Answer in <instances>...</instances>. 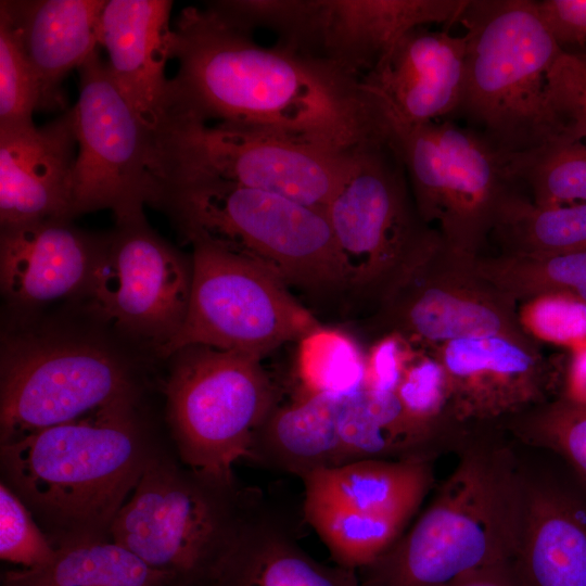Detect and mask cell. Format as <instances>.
Segmentation results:
<instances>
[{
    "instance_id": "obj_1",
    "label": "cell",
    "mask_w": 586,
    "mask_h": 586,
    "mask_svg": "<svg viewBox=\"0 0 586 586\" xmlns=\"http://www.w3.org/2000/svg\"><path fill=\"white\" fill-rule=\"evenodd\" d=\"M170 59L167 120H215L337 151L390 140L361 78L281 43L260 46L207 7L181 10Z\"/></svg>"
},
{
    "instance_id": "obj_2",
    "label": "cell",
    "mask_w": 586,
    "mask_h": 586,
    "mask_svg": "<svg viewBox=\"0 0 586 586\" xmlns=\"http://www.w3.org/2000/svg\"><path fill=\"white\" fill-rule=\"evenodd\" d=\"M456 454L412 527L357 572L360 586H444L512 560L520 522L512 436L498 422H469Z\"/></svg>"
},
{
    "instance_id": "obj_3",
    "label": "cell",
    "mask_w": 586,
    "mask_h": 586,
    "mask_svg": "<svg viewBox=\"0 0 586 586\" xmlns=\"http://www.w3.org/2000/svg\"><path fill=\"white\" fill-rule=\"evenodd\" d=\"M127 399L0 447L4 483L54 548L111 539L112 524L155 455Z\"/></svg>"
},
{
    "instance_id": "obj_4",
    "label": "cell",
    "mask_w": 586,
    "mask_h": 586,
    "mask_svg": "<svg viewBox=\"0 0 586 586\" xmlns=\"http://www.w3.org/2000/svg\"><path fill=\"white\" fill-rule=\"evenodd\" d=\"M164 208L188 242L239 254L285 285L348 289L343 256L323 211L277 193L211 177L157 180Z\"/></svg>"
},
{
    "instance_id": "obj_5",
    "label": "cell",
    "mask_w": 586,
    "mask_h": 586,
    "mask_svg": "<svg viewBox=\"0 0 586 586\" xmlns=\"http://www.w3.org/2000/svg\"><path fill=\"white\" fill-rule=\"evenodd\" d=\"M457 23L466 30L467 59L454 116L506 153L558 137L547 104V74L561 50L535 0H469Z\"/></svg>"
},
{
    "instance_id": "obj_6",
    "label": "cell",
    "mask_w": 586,
    "mask_h": 586,
    "mask_svg": "<svg viewBox=\"0 0 586 586\" xmlns=\"http://www.w3.org/2000/svg\"><path fill=\"white\" fill-rule=\"evenodd\" d=\"M263 505L254 489L211 479L155 453L118 511L111 539L171 576L175 586H192Z\"/></svg>"
},
{
    "instance_id": "obj_7",
    "label": "cell",
    "mask_w": 586,
    "mask_h": 586,
    "mask_svg": "<svg viewBox=\"0 0 586 586\" xmlns=\"http://www.w3.org/2000/svg\"><path fill=\"white\" fill-rule=\"evenodd\" d=\"M387 125L422 220L448 249L484 255L508 212L530 200L510 168L508 153L449 118Z\"/></svg>"
},
{
    "instance_id": "obj_8",
    "label": "cell",
    "mask_w": 586,
    "mask_h": 586,
    "mask_svg": "<svg viewBox=\"0 0 586 586\" xmlns=\"http://www.w3.org/2000/svg\"><path fill=\"white\" fill-rule=\"evenodd\" d=\"M127 399H138L132 372L100 339L29 327L2 337L1 444Z\"/></svg>"
},
{
    "instance_id": "obj_9",
    "label": "cell",
    "mask_w": 586,
    "mask_h": 586,
    "mask_svg": "<svg viewBox=\"0 0 586 586\" xmlns=\"http://www.w3.org/2000/svg\"><path fill=\"white\" fill-rule=\"evenodd\" d=\"M167 419L182 464L221 482L249 459L255 433L276 407L262 358L205 345L170 356Z\"/></svg>"
},
{
    "instance_id": "obj_10",
    "label": "cell",
    "mask_w": 586,
    "mask_h": 586,
    "mask_svg": "<svg viewBox=\"0 0 586 586\" xmlns=\"http://www.w3.org/2000/svg\"><path fill=\"white\" fill-rule=\"evenodd\" d=\"M349 289L380 302L441 242L420 217L402 157L391 141L359 146L324 209Z\"/></svg>"
},
{
    "instance_id": "obj_11",
    "label": "cell",
    "mask_w": 586,
    "mask_h": 586,
    "mask_svg": "<svg viewBox=\"0 0 586 586\" xmlns=\"http://www.w3.org/2000/svg\"><path fill=\"white\" fill-rule=\"evenodd\" d=\"M357 149L337 151L221 125L170 118L156 135L154 176L156 180L216 178L277 193L324 212L345 181Z\"/></svg>"
},
{
    "instance_id": "obj_12",
    "label": "cell",
    "mask_w": 586,
    "mask_h": 586,
    "mask_svg": "<svg viewBox=\"0 0 586 586\" xmlns=\"http://www.w3.org/2000/svg\"><path fill=\"white\" fill-rule=\"evenodd\" d=\"M190 243L187 315L158 356L168 358L183 347L205 345L263 358L321 326L288 285L262 267L211 242Z\"/></svg>"
},
{
    "instance_id": "obj_13",
    "label": "cell",
    "mask_w": 586,
    "mask_h": 586,
    "mask_svg": "<svg viewBox=\"0 0 586 586\" xmlns=\"http://www.w3.org/2000/svg\"><path fill=\"white\" fill-rule=\"evenodd\" d=\"M77 69L73 218L99 209H111L116 224L145 217L144 205H154L158 191L155 135L114 84L99 49Z\"/></svg>"
},
{
    "instance_id": "obj_14",
    "label": "cell",
    "mask_w": 586,
    "mask_h": 586,
    "mask_svg": "<svg viewBox=\"0 0 586 586\" xmlns=\"http://www.w3.org/2000/svg\"><path fill=\"white\" fill-rule=\"evenodd\" d=\"M475 260L442 240L377 306V337L395 333L430 351L454 340L500 335L542 352L518 303L487 280Z\"/></svg>"
},
{
    "instance_id": "obj_15",
    "label": "cell",
    "mask_w": 586,
    "mask_h": 586,
    "mask_svg": "<svg viewBox=\"0 0 586 586\" xmlns=\"http://www.w3.org/2000/svg\"><path fill=\"white\" fill-rule=\"evenodd\" d=\"M191 281V260L142 217L105 235L85 294L99 319L157 352L184 321Z\"/></svg>"
},
{
    "instance_id": "obj_16",
    "label": "cell",
    "mask_w": 586,
    "mask_h": 586,
    "mask_svg": "<svg viewBox=\"0 0 586 586\" xmlns=\"http://www.w3.org/2000/svg\"><path fill=\"white\" fill-rule=\"evenodd\" d=\"M513 442L520 522L511 563L520 585L586 586V482L558 455Z\"/></svg>"
},
{
    "instance_id": "obj_17",
    "label": "cell",
    "mask_w": 586,
    "mask_h": 586,
    "mask_svg": "<svg viewBox=\"0 0 586 586\" xmlns=\"http://www.w3.org/2000/svg\"><path fill=\"white\" fill-rule=\"evenodd\" d=\"M441 362L451 415L499 422L562 394L565 360L500 335L447 342L430 349Z\"/></svg>"
},
{
    "instance_id": "obj_18",
    "label": "cell",
    "mask_w": 586,
    "mask_h": 586,
    "mask_svg": "<svg viewBox=\"0 0 586 586\" xmlns=\"http://www.w3.org/2000/svg\"><path fill=\"white\" fill-rule=\"evenodd\" d=\"M464 36L417 27L361 81L385 122L420 125L456 114L464 89Z\"/></svg>"
},
{
    "instance_id": "obj_19",
    "label": "cell",
    "mask_w": 586,
    "mask_h": 586,
    "mask_svg": "<svg viewBox=\"0 0 586 586\" xmlns=\"http://www.w3.org/2000/svg\"><path fill=\"white\" fill-rule=\"evenodd\" d=\"M73 110L43 126L0 127V225L73 218Z\"/></svg>"
},
{
    "instance_id": "obj_20",
    "label": "cell",
    "mask_w": 586,
    "mask_h": 586,
    "mask_svg": "<svg viewBox=\"0 0 586 586\" xmlns=\"http://www.w3.org/2000/svg\"><path fill=\"white\" fill-rule=\"evenodd\" d=\"M469 0H313L307 53L361 78L408 31L457 23Z\"/></svg>"
},
{
    "instance_id": "obj_21",
    "label": "cell",
    "mask_w": 586,
    "mask_h": 586,
    "mask_svg": "<svg viewBox=\"0 0 586 586\" xmlns=\"http://www.w3.org/2000/svg\"><path fill=\"white\" fill-rule=\"evenodd\" d=\"M71 220H42L2 227L0 285L7 301L31 308L86 292L105 237Z\"/></svg>"
},
{
    "instance_id": "obj_22",
    "label": "cell",
    "mask_w": 586,
    "mask_h": 586,
    "mask_svg": "<svg viewBox=\"0 0 586 586\" xmlns=\"http://www.w3.org/2000/svg\"><path fill=\"white\" fill-rule=\"evenodd\" d=\"M173 1L106 0L100 46L109 56V73L143 124L155 135L168 118Z\"/></svg>"
},
{
    "instance_id": "obj_23",
    "label": "cell",
    "mask_w": 586,
    "mask_h": 586,
    "mask_svg": "<svg viewBox=\"0 0 586 586\" xmlns=\"http://www.w3.org/2000/svg\"><path fill=\"white\" fill-rule=\"evenodd\" d=\"M106 0H1L35 75L38 111L65 107L62 82L100 46Z\"/></svg>"
},
{
    "instance_id": "obj_24",
    "label": "cell",
    "mask_w": 586,
    "mask_h": 586,
    "mask_svg": "<svg viewBox=\"0 0 586 586\" xmlns=\"http://www.w3.org/2000/svg\"><path fill=\"white\" fill-rule=\"evenodd\" d=\"M192 586H360L356 572L310 557L264 504L232 547Z\"/></svg>"
},
{
    "instance_id": "obj_25",
    "label": "cell",
    "mask_w": 586,
    "mask_h": 586,
    "mask_svg": "<svg viewBox=\"0 0 586 586\" xmlns=\"http://www.w3.org/2000/svg\"><path fill=\"white\" fill-rule=\"evenodd\" d=\"M345 397L322 393L277 404L255 433L249 459L302 480L344 466L340 417Z\"/></svg>"
},
{
    "instance_id": "obj_26",
    "label": "cell",
    "mask_w": 586,
    "mask_h": 586,
    "mask_svg": "<svg viewBox=\"0 0 586 586\" xmlns=\"http://www.w3.org/2000/svg\"><path fill=\"white\" fill-rule=\"evenodd\" d=\"M433 461L366 459L303 479L305 498L375 514L411 518L433 483Z\"/></svg>"
},
{
    "instance_id": "obj_27",
    "label": "cell",
    "mask_w": 586,
    "mask_h": 586,
    "mask_svg": "<svg viewBox=\"0 0 586 586\" xmlns=\"http://www.w3.org/2000/svg\"><path fill=\"white\" fill-rule=\"evenodd\" d=\"M3 586H175L171 576L150 568L112 539L68 543L36 569L5 573Z\"/></svg>"
},
{
    "instance_id": "obj_28",
    "label": "cell",
    "mask_w": 586,
    "mask_h": 586,
    "mask_svg": "<svg viewBox=\"0 0 586 586\" xmlns=\"http://www.w3.org/2000/svg\"><path fill=\"white\" fill-rule=\"evenodd\" d=\"M304 518L329 549L336 565L358 572L402 534L406 515L375 514L305 498Z\"/></svg>"
},
{
    "instance_id": "obj_29",
    "label": "cell",
    "mask_w": 586,
    "mask_h": 586,
    "mask_svg": "<svg viewBox=\"0 0 586 586\" xmlns=\"http://www.w3.org/2000/svg\"><path fill=\"white\" fill-rule=\"evenodd\" d=\"M500 255L546 256L586 252V203L538 207L524 200L492 233Z\"/></svg>"
},
{
    "instance_id": "obj_30",
    "label": "cell",
    "mask_w": 586,
    "mask_h": 586,
    "mask_svg": "<svg viewBox=\"0 0 586 586\" xmlns=\"http://www.w3.org/2000/svg\"><path fill=\"white\" fill-rule=\"evenodd\" d=\"M508 157L534 205L586 203V141L558 136Z\"/></svg>"
},
{
    "instance_id": "obj_31",
    "label": "cell",
    "mask_w": 586,
    "mask_h": 586,
    "mask_svg": "<svg viewBox=\"0 0 586 586\" xmlns=\"http://www.w3.org/2000/svg\"><path fill=\"white\" fill-rule=\"evenodd\" d=\"M480 272L517 303L566 295L586 303V252L546 256L483 255Z\"/></svg>"
},
{
    "instance_id": "obj_32",
    "label": "cell",
    "mask_w": 586,
    "mask_h": 586,
    "mask_svg": "<svg viewBox=\"0 0 586 586\" xmlns=\"http://www.w3.org/2000/svg\"><path fill=\"white\" fill-rule=\"evenodd\" d=\"M297 343L298 396L349 395L364 387L366 353L353 336L321 324Z\"/></svg>"
},
{
    "instance_id": "obj_33",
    "label": "cell",
    "mask_w": 586,
    "mask_h": 586,
    "mask_svg": "<svg viewBox=\"0 0 586 586\" xmlns=\"http://www.w3.org/2000/svg\"><path fill=\"white\" fill-rule=\"evenodd\" d=\"M498 423L515 441L558 455L586 482V402L560 395Z\"/></svg>"
},
{
    "instance_id": "obj_34",
    "label": "cell",
    "mask_w": 586,
    "mask_h": 586,
    "mask_svg": "<svg viewBox=\"0 0 586 586\" xmlns=\"http://www.w3.org/2000/svg\"><path fill=\"white\" fill-rule=\"evenodd\" d=\"M39 92L18 36L0 12V127L34 124Z\"/></svg>"
},
{
    "instance_id": "obj_35",
    "label": "cell",
    "mask_w": 586,
    "mask_h": 586,
    "mask_svg": "<svg viewBox=\"0 0 586 586\" xmlns=\"http://www.w3.org/2000/svg\"><path fill=\"white\" fill-rule=\"evenodd\" d=\"M547 104L559 136L586 141V52H561L547 74Z\"/></svg>"
},
{
    "instance_id": "obj_36",
    "label": "cell",
    "mask_w": 586,
    "mask_h": 586,
    "mask_svg": "<svg viewBox=\"0 0 586 586\" xmlns=\"http://www.w3.org/2000/svg\"><path fill=\"white\" fill-rule=\"evenodd\" d=\"M55 548L18 496L3 482L0 484V558L36 569L47 564Z\"/></svg>"
},
{
    "instance_id": "obj_37",
    "label": "cell",
    "mask_w": 586,
    "mask_h": 586,
    "mask_svg": "<svg viewBox=\"0 0 586 586\" xmlns=\"http://www.w3.org/2000/svg\"><path fill=\"white\" fill-rule=\"evenodd\" d=\"M521 320L539 342L586 343V303L566 295H545L523 303Z\"/></svg>"
},
{
    "instance_id": "obj_38",
    "label": "cell",
    "mask_w": 586,
    "mask_h": 586,
    "mask_svg": "<svg viewBox=\"0 0 586 586\" xmlns=\"http://www.w3.org/2000/svg\"><path fill=\"white\" fill-rule=\"evenodd\" d=\"M416 349L395 333L377 337L366 353L364 387L377 392H395Z\"/></svg>"
},
{
    "instance_id": "obj_39",
    "label": "cell",
    "mask_w": 586,
    "mask_h": 586,
    "mask_svg": "<svg viewBox=\"0 0 586 586\" xmlns=\"http://www.w3.org/2000/svg\"><path fill=\"white\" fill-rule=\"evenodd\" d=\"M535 8L561 52H586V0H542Z\"/></svg>"
},
{
    "instance_id": "obj_40",
    "label": "cell",
    "mask_w": 586,
    "mask_h": 586,
    "mask_svg": "<svg viewBox=\"0 0 586 586\" xmlns=\"http://www.w3.org/2000/svg\"><path fill=\"white\" fill-rule=\"evenodd\" d=\"M444 586H521L511 561L498 563L459 577Z\"/></svg>"
}]
</instances>
